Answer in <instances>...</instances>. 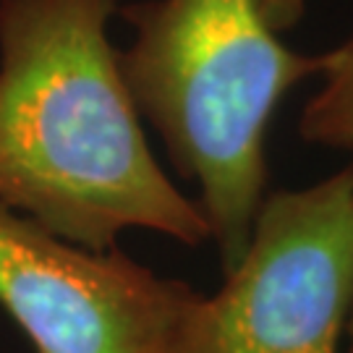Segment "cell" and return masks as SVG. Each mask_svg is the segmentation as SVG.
<instances>
[{
  "label": "cell",
  "instance_id": "277c9868",
  "mask_svg": "<svg viewBox=\"0 0 353 353\" xmlns=\"http://www.w3.org/2000/svg\"><path fill=\"white\" fill-rule=\"evenodd\" d=\"M196 299L118 246L89 252L0 204V306L37 353H181Z\"/></svg>",
  "mask_w": 353,
  "mask_h": 353
},
{
  "label": "cell",
  "instance_id": "6da1fadb",
  "mask_svg": "<svg viewBox=\"0 0 353 353\" xmlns=\"http://www.w3.org/2000/svg\"><path fill=\"white\" fill-rule=\"evenodd\" d=\"M115 0H0V204L89 252L126 230L210 241L141 131L118 50Z\"/></svg>",
  "mask_w": 353,
  "mask_h": 353
},
{
  "label": "cell",
  "instance_id": "5b68a950",
  "mask_svg": "<svg viewBox=\"0 0 353 353\" xmlns=\"http://www.w3.org/2000/svg\"><path fill=\"white\" fill-rule=\"evenodd\" d=\"M322 87L306 102L299 121L303 141L332 150H353V34L319 55Z\"/></svg>",
  "mask_w": 353,
  "mask_h": 353
},
{
  "label": "cell",
  "instance_id": "3957f363",
  "mask_svg": "<svg viewBox=\"0 0 353 353\" xmlns=\"http://www.w3.org/2000/svg\"><path fill=\"white\" fill-rule=\"evenodd\" d=\"M353 309V170L267 194L246 252L194 301L181 353H341Z\"/></svg>",
  "mask_w": 353,
  "mask_h": 353
},
{
  "label": "cell",
  "instance_id": "52a82bcc",
  "mask_svg": "<svg viewBox=\"0 0 353 353\" xmlns=\"http://www.w3.org/2000/svg\"><path fill=\"white\" fill-rule=\"evenodd\" d=\"M351 170H353V165H351ZM345 335H348V348H345V353H353V309H351V319H348Z\"/></svg>",
  "mask_w": 353,
  "mask_h": 353
},
{
  "label": "cell",
  "instance_id": "8992f818",
  "mask_svg": "<svg viewBox=\"0 0 353 353\" xmlns=\"http://www.w3.org/2000/svg\"><path fill=\"white\" fill-rule=\"evenodd\" d=\"M270 16L278 32H285L303 16V0H270Z\"/></svg>",
  "mask_w": 353,
  "mask_h": 353
},
{
  "label": "cell",
  "instance_id": "7a4b0ae2",
  "mask_svg": "<svg viewBox=\"0 0 353 353\" xmlns=\"http://www.w3.org/2000/svg\"><path fill=\"white\" fill-rule=\"evenodd\" d=\"M121 16L137 32L118 52L123 81L176 170L196 181L228 272L265 199L267 126L290 89L316 76L319 55L283 45L270 0H144Z\"/></svg>",
  "mask_w": 353,
  "mask_h": 353
}]
</instances>
